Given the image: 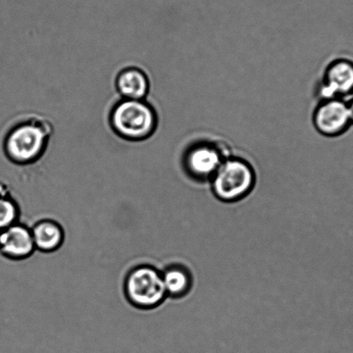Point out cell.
<instances>
[{
    "instance_id": "obj_1",
    "label": "cell",
    "mask_w": 353,
    "mask_h": 353,
    "mask_svg": "<svg viewBox=\"0 0 353 353\" xmlns=\"http://www.w3.org/2000/svg\"><path fill=\"white\" fill-rule=\"evenodd\" d=\"M53 126L47 119L34 115L15 122L6 129L2 150L8 162L15 165H29L46 153Z\"/></svg>"
},
{
    "instance_id": "obj_2",
    "label": "cell",
    "mask_w": 353,
    "mask_h": 353,
    "mask_svg": "<svg viewBox=\"0 0 353 353\" xmlns=\"http://www.w3.org/2000/svg\"><path fill=\"white\" fill-rule=\"evenodd\" d=\"M109 124L117 136L128 141L141 142L157 131L159 116L145 99H121L112 106Z\"/></svg>"
},
{
    "instance_id": "obj_3",
    "label": "cell",
    "mask_w": 353,
    "mask_h": 353,
    "mask_svg": "<svg viewBox=\"0 0 353 353\" xmlns=\"http://www.w3.org/2000/svg\"><path fill=\"white\" fill-rule=\"evenodd\" d=\"M212 193L219 201L234 203L252 193L256 184L251 163L239 157L230 156L210 180Z\"/></svg>"
},
{
    "instance_id": "obj_4",
    "label": "cell",
    "mask_w": 353,
    "mask_h": 353,
    "mask_svg": "<svg viewBox=\"0 0 353 353\" xmlns=\"http://www.w3.org/2000/svg\"><path fill=\"white\" fill-rule=\"evenodd\" d=\"M124 293L132 306L141 310L159 307L168 298L162 272L150 265H139L125 277Z\"/></svg>"
},
{
    "instance_id": "obj_5",
    "label": "cell",
    "mask_w": 353,
    "mask_h": 353,
    "mask_svg": "<svg viewBox=\"0 0 353 353\" xmlns=\"http://www.w3.org/2000/svg\"><path fill=\"white\" fill-rule=\"evenodd\" d=\"M230 156L229 150L224 143L202 140L193 143L185 152L183 168L192 179L210 181L222 163Z\"/></svg>"
},
{
    "instance_id": "obj_6",
    "label": "cell",
    "mask_w": 353,
    "mask_h": 353,
    "mask_svg": "<svg viewBox=\"0 0 353 353\" xmlns=\"http://www.w3.org/2000/svg\"><path fill=\"white\" fill-rule=\"evenodd\" d=\"M315 129L322 136L337 138L352 126L347 103L343 99H328L319 102L313 113Z\"/></svg>"
},
{
    "instance_id": "obj_7",
    "label": "cell",
    "mask_w": 353,
    "mask_h": 353,
    "mask_svg": "<svg viewBox=\"0 0 353 353\" xmlns=\"http://www.w3.org/2000/svg\"><path fill=\"white\" fill-rule=\"evenodd\" d=\"M318 95L321 101L343 99L353 95V60L346 57L332 61L325 68L323 78L319 84Z\"/></svg>"
},
{
    "instance_id": "obj_8",
    "label": "cell",
    "mask_w": 353,
    "mask_h": 353,
    "mask_svg": "<svg viewBox=\"0 0 353 353\" xmlns=\"http://www.w3.org/2000/svg\"><path fill=\"white\" fill-rule=\"evenodd\" d=\"M37 251L32 228L22 223L0 232V255L10 262L29 259Z\"/></svg>"
},
{
    "instance_id": "obj_9",
    "label": "cell",
    "mask_w": 353,
    "mask_h": 353,
    "mask_svg": "<svg viewBox=\"0 0 353 353\" xmlns=\"http://www.w3.org/2000/svg\"><path fill=\"white\" fill-rule=\"evenodd\" d=\"M117 91L122 99H145L150 88L148 75L142 68L126 67L116 77Z\"/></svg>"
},
{
    "instance_id": "obj_10",
    "label": "cell",
    "mask_w": 353,
    "mask_h": 353,
    "mask_svg": "<svg viewBox=\"0 0 353 353\" xmlns=\"http://www.w3.org/2000/svg\"><path fill=\"white\" fill-rule=\"evenodd\" d=\"M37 251L52 253L58 251L65 241V232L59 222L51 219L37 221L32 228Z\"/></svg>"
},
{
    "instance_id": "obj_11",
    "label": "cell",
    "mask_w": 353,
    "mask_h": 353,
    "mask_svg": "<svg viewBox=\"0 0 353 353\" xmlns=\"http://www.w3.org/2000/svg\"><path fill=\"white\" fill-rule=\"evenodd\" d=\"M162 276L168 297L180 299L190 292L193 277L186 267L172 263L163 270Z\"/></svg>"
},
{
    "instance_id": "obj_12",
    "label": "cell",
    "mask_w": 353,
    "mask_h": 353,
    "mask_svg": "<svg viewBox=\"0 0 353 353\" xmlns=\"http://www.w3.org/2000/svg\"><path fill=\"white\" fill-rule=\"evenodd\" d=\"M20 205L10 185L0 190V232L19 222Z\"/></svg>"
},
{
    "instance_id": "obj_13",
    "label": "cell",
    "mask_w": 353,
    "mask_h": 353,
    "mask_svg": "<svg viewBox=\"0 0 353 353\" xmlns=\"http://www.w3.org/2000/svg\"><path fill=\"white\" fill-rule=\"evenodd\" d=\"M346 103H347L350 119H351L352 125H353V95L350 97L348 101H346Z\"/></svg>"
}]
</instances>
